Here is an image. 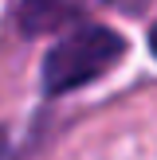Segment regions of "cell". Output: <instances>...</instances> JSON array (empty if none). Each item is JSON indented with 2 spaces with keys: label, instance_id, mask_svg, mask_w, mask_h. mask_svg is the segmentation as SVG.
Here are the masks:
<instances>
[{
  "label": "cell",
  "instance_id": "7a4b0ae2",
  "mask_svg": "<svg viewBox=\"0 0 157 160\" xmlns=\"http://www.w3.org/2000/svg\"><path fill=\"white\" fill-rule=\"evenodd\" d=\"M98 4L102 0H20V23L28 31H55Z\"/></svg>",
  "mask_w": 157,
  "mask_h": 160
},
{
  "label": "cell",
  "instance_id": "6da1fadb",
  "mask_svg": "<svg viewBox=\"0 0 157 160\" xmlns=\"http://www.w3.org/2000/svg\"><path fill=\"white\" fill-rule=\"evenodd\" d=\"M122 55H126V39L118 31L86 23V28L71 31L67 39H59L47 51V59H43V90L47 94L78 90V86L102 78Z\"/></svg>",
  "mask_w": 157,
  "mask_h": 160
},
{
  "label": "cell",
  "instance_id": "3957f363",
  "mask_svg": "<svg viewBox=\"0 0 157 160\" xmlns=\"http://www.w3.org/2000/svg\"><path fill=\"white\" fill-rule=\"evenodd\" d=\"M149 51L157 55V23H153V31H149Z\"/></svg>",
  "mask_w": 157,
  "mask_h": 160
}]
</instances>
